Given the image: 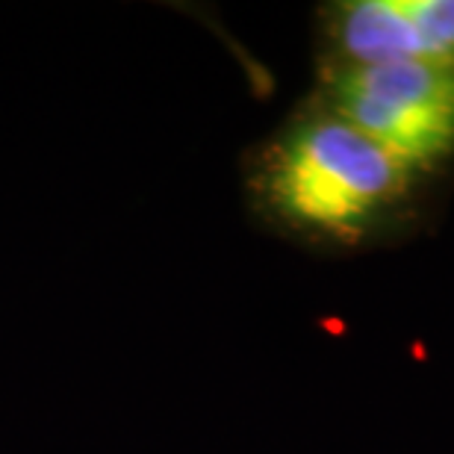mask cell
Listing matches in <instances>:
<instances>
[{
  "label": "cell",
  "mask_w": 454,
  "mask_h": 454,
  "mask_svg": "<svg viewBox=\"0 0 454 454\" xmlns=\"http://www.w3.org/2000/svg\"><path fill=\"white\" fill-rule=\"evenodd\" d=\"M310 95L428 177H454V68L407 59L313 66Z\"/></svg>",
  "instance_id": "obj_2"
},
{
  "label": "cell",
  "mask_w": 454,
  "mask_h": 454,
  "mask_svg": "<svg viewBox=\"0 0 454 454\" xmlns=\"http://www.w3.org/2000/svg\"><path fill=\"white\" fill-rule=\"evenodd\" d=\"M239 171L254 224L325 257L413 242L434 224L446 189L310 92L242 153Z\"/></svg>",
  "instance_id": "obj_1"
},
{
  "label": "cell",
  "mask_w": 454,
  "mask_h": 454,
  "mask_svg": "<svg viewBox=\"0 0 454 454\" xmlns=\"http://www.w3.org/2000/svg\"><path fill=\"white\" fill-rule=\"evenodd\" d=\"M428 62L454 68V0H328L313 15V66Z\"/></svg>",
  "instance_id": "obj_3"
}]
</instances>
